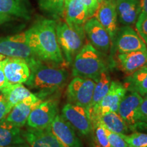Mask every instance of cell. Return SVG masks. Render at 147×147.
I'll use <instances>...</instances> for the list:
<instances>
[{"label": "cell", "instance_id": "13", "mask_svg": "<svg viewBox=\"0 0 147 147\" xmlns=\"http://www.w3.org/2000/svg\"><path fill=\"white\" fill-rule=\"evenodd\" d=\"M94 16L98 20L109 35L112 44L110 51V57L112 58L114 42L117 31L119 28L115 1L113 0H104V1L99 3L98 8L97 9Z\"/></svg>", "mask_w": 147, "mask_h": 147}, {"label": "cell", "instance_id": "25", "mask_svg": "<svg viewBox=\"0 0 147 147\" xmlns=\"http://www.w3.org/2000/svg\"><path fill=\"white\" fill-rule=\"evenodd\" d=\"M1 91L10 110L32 94L30 91L22 84H9L8 87L4 88Z\"/></svg>", "mask_w": 147, "mask_h": 147}, {"label": "cell", "instance_id": "32", "mask_svg": "<svg viewBox=\"0 0 147 147\" xmlns=\"http://www.w3.org/2000/svg\"><path fill=\"white\" fill-rule=\"evenodd\" d=\"M87 9L89 18L94 16L97 9L98 8L99 3L97 0H80Z\"/></svg>", "mask_w": 147, "mask_h": 147}, {"label": "cell", "instance_id": "10", "mask_svg": "<svg viewBox=\"0 0 147 147\" xmlns=\"http://www.w3.org/2000/svg\"><path fill=\"white\" fill-rule=\"evenodd\" d=\"M62 117L82 136H87L93 131V125L87 110L67 103L62 108Z\"/></svg>", "mask_w": 147, "mask_h": 147}, {"label": "cell", "instance_id": "7", "mask_svg": "<svg viewBox=\"0 0 147 147\" xmlns=\"http://www.w3.org/2000/svg\"><path fill=\"white\" fill-rule=\"evenodd\" d=\"M95 82L89 78L74 77L67 88L69 102L89 109L93 98Z\"/></svg>", "mask_w": 147, "mask_h": 147}, {"label": "cell", "instance_id": "20", "mask_svg": "<svg viewBox=\"0 0 147 147\" xmlns=\"http://www.w3.org/2000/svg\"><path fill=\"white\" fill-rule=\"evenodd\" d=\"M117 61L121 69L128 75L147 63V49L117 54Z\"/></svg>", "mask_w": 147, "mask_h": 147}, {"label": "cell", "instance_id": "31", "mask_svg": "<svg viewBox=\"0 0 147 147\" xmlns=\"http://www.w3.org/2000/svg\"><path fill=\"white\" fill-rule=\"evenodd\" d=\"M106 129V128H105ZM108 140L113 147H129L126 141L117 133H114L106 129Z\"/></svg>", "mask_w": 147, "mask_h": 147}, {"label": "cell", "instance_id": "14", "mask_svg": "<svg viewBox=\"0 0 147 147\" xmlns=\"http://www.w3.org/2000/svg\"><path fill=\"white\" fill-rule=\"evenodd\" d=\"M29 0H0V24L12 20H29L32 16Z\"/></svg>", "mask_w": 147, "mask_h": 147}, {"label": "cell", "instance_id": "38", "mask_svg": "<svg viewBox=\"0 0 147 147\" xmlns=\"http://www.w3.org/2000/svg\"><path fill=\"white\" fill-rule=\"evenodd\" d=\"M6 58V57L4 56V55L0 54V67H2V61L4 59Z\"/></svg>", "mask_w": 147, "mask_h": 147}, {"label": "cell", "instance_id": "40", "mask_svg": "<svg viewBox=\"0 0 147 147\" xmlns=\"http://www.w3.org/2000/svg\"><path fill=\"white\" fill-rule=\"evenodd\" d=\"M71 0H64V6H66L67 4H68V3Z\"/></svg>", "mask_w": 147, "mask_h": 147}, {"label": "cell", "instance_id": "2", "mask_svg": "<svg viewBox=\"0 0 147 147\" xmlns=\"http://www.w3.org/2000/svg\"><path fill=\"white\" fill-rule=\"evenodd\" d=\"M30 76L26 84L32 89L39 90L43 93H49L65 85L69 73L66 69L57 65H47L40 59L29 64Z\"/></svg>", "mask_w": 147, "mask_h": 147}, {"label": "cell", "instance_id": "18", "mask_svg": "<svg viewBox=\"0 0 147 147\" xmlns=\"http://www.w3.org/2000/svg\"><path fill=\"white\" fill-rule=\"evenodd\" d=\"M22 136L30 147H64L53 134L50 127H29L22 131Z\"/></svg>", "mask_w": 147, "mask_h": 147}, {"label": "cell", "instance_id": "4", "mask_svg": "<svg viewBox=\"0 0 147 147\" xmlns=\"http://www.w3.org/2000/svg\"><path fill=\"white\" fill-rule=\"evenodd\" d=\"M57 38L65 61L71 64L76 55L84 47L85 33L84 26L69 25L60 21L56 25Z\"/></svg>", "mask_w": 147, "mask_h": 147}, {"label": "cell", "instance_id": "9", "mask_svg": "<svg viewBox=\"0 0 147 147\" xmlns=\"http://www.w3.org/2000/svg\"><path fill=\"white\" fill-rule=\"evenodd\" d=\"M147 46L138 32L131 26L119 27L114 42L112 57L117 53H125L133 51H145Z\"/></svg>", "mask_w": 147, "mask_h": 147}, {"label": "cell", "instance_id": "22", "mask_svg": "<svg viewBox=\"0 0 147 147\" xmlns=\"http://www.w3.org/2000/svg\"><path fill=\"white\" fill-rule=\"evenodd\" d=\"M92 125L100 123L109 131L118 134H127L131 132L124 121L117 113L109 112L103 114L91 121Z\"/></svg>", "mask_w": 147, "mask_h": 147}, {"label": "cell", "instance_id": "33", "mask_svg": "<svg viewBox=\"0 0 147 147\" xmlns=\"http://www.w3.org/2000/svg\"><path fill=\"white\" fill-rule=\"evenodd\" d=\"M138 119L141 122L147 123V99L143 98V100L138 108Z\"/></svg>", "mask_w": 147, "mask_h": 147}, {"label": "cell", "instance_id": "42", "mask_svg": "<svg viewBox=\"0 0 147 147\" xmlns=\"http://www.w3.org/2000/svg\"><path fill=\"white\" fill-rule=\"evenodd\" d=\"M143 97H144V98H146V99H147V93H146V94H145Z\"/></svg>", "mask_w": 147, "mask_h": 147}, {"label": "cell", "instance_id": "35", "mask_svg": "<svg viewBox=\"0 0 147 147\" xmlns=\"http://www.w3.org/2000/svg\"><path fill=\"white\" fill-rule=\"evenodd\" d=\"M9 84H9L7 81L4 73H3L2 67H0V91L8 87Z\"/></svg>", "mask_w": 147, "mask_h": 147}, {"label": "cell", "instance_id": "29", "mask_svg": "<svg viewBox=\"0 0 147 147\" xmlns=\"http://www.w3.org/2000/svg\"><path fill=\"white\" fill-rule=\"evenodd\" d=\"M93 130L95 131V141L98 147H113L108 140L106 129L100 123L93 125Z\"/></svg>", "mask_w": 147, "mask_h": 147}, {"label": "cell", "instance_id": "8", "mask_svg": "<svg viewBox=\"0 0 147 147\" xmlns=\"http://www.w3.org/2000/svg\"><path fill=\"white\" fill-rule=\"evenodd\" d=\"M127 92L123 84L115 80L112 81L107 94L96 106L88 111L91 120L109 112L117 113L119 104Z\"/></svg>", "mask_w": 147, "mask_h": 147}, {"label": "cell", "instance_id": "15", "mask_svg": "<svg viewBox=\"0 0 147 147\" xmlns=\"http://www.w3.org/2000/svg\"><path fill=\"white\" fill-rule=\"evenodd\" d=\"M2 69L9 84H22L26 82L30 76L28 63L20 58L8 57L2 61Z\"/></svg>", "mask_w": 147, "mask_h": 147}, {"label": "cell", "instance_id": "3", "mask_svg": "<svg viewBox=\"0 0 147 147\" xmlns=\"http://www.w3.org/2000/svg\"><path fill=\"white\" fill-rule=\"evenodd\" d=\"M105 55L99 52L91 44L84 45L74 59L72 76L89 78L96 82L102 72L107 70Z\"/></svg>", "mask_w": 147, "mask_h": 147}, {"label": "cell", "instance_id": "11", "mask_svg": "<svg viewBox=\"0 0 147 147\" xmlns=\"http://www.w3.org/2000/svg\"><path fill=\"white\" fill-rule=\"evenodd\" d=\"M57 115L58 103L56 100H49L42 102L30 113L27 124L31 128H49Z\"/></svg>", "mask_w": 147, "mask_h": 147}, {"label": "cell", "instance_id": "23", "mask_svg": "<svg viewBox=\"0 0 147 147\" xmlns=\"http://www.w3.org/2000/svg\"><path fill=\"white\" fill-rule=\"evenodd\" d=\"M65 22L69 25L84 26L89 18L87 10L80 0H71L65 7Z\"/></svg>", "mask_w": 147, "mask_h": 147}, {"label": "cell", "instance_id": "1", "mask_svg": "<svg viewBox=\"0 0 147 147\" xmlns=\"http://www.w3.org/2000/svg\"><path fill=\"white\" fill-rule=\"evenodd\" d=\"M54 19L38 20L25 32L27 41L36 57L46 63L61 65L65 63L57 42Z\"/></svg>", "mask_w": 147, "mask_h": 147}, {"label": "cell", "instance_id": "19", "mask_svg": "<svg viewBox=\"0 0 147 147\" xmlns=\"http://www.w3.org/2000/svg\"><path fill=\"white\" fill-rule=\"evenodd\" d=\"M116 11L119 23L123 26H132L141 13L139 0H117Z\"/></svg>", "mask_w": 147, "mask_h": 147}, {"label": "cell", "instance_id": "6", "mask_svg": "<svg viewBox=\"0 0 147 147\" xmlns=\"http://www.w3.org/2000/svg\"><path fill=\"white\" fill-rule=\"evenodd\" d=\"M0 54L8 57L22 59L28 65L39 59L28 45L25 32L0 38Z\"/></svg>", "mask_w": 147, "mask_h": 147}, {"label": "cell", "instance_id": "37", "mask_svg": "<svg viewBox=\"0 0 147 147\" xmlns=\"http://www.w3.org/2000/svg\"><path fill=\"white\" fill-rule=\"evenodd\" d=\"M8 147H30L28 144H26V142L22 143V144H18L14 145H11Z\"/></svg>", "mask_w": 147, "mask_h": 147}, {"label": "cell", "instance_id": "39", "mask_svg": "<svg viewBox=\"0 0 147 147\" xmlns=\"http://www.w3.org/2000/svg\"><path fill=\"white\" fill-rule=\"evenodd\" d=\"M3 99H4V96H3V93H1V91H0V102H1V101Z\"/></svg>", "mask_w": 147, "mask_h": 147}, {"label": "cell", "instance_id": "26", "mask_svg": "<svg viewBox=\"0 0 147 147\" xmlns=\"http://www.w3.org/2000/svg\"><path fill=\"white\" fill-rule=\"evenodd\" d=\"M111 78H110L108 69L102 72L99 80L95 82L93 98H92L91 105L87 111L96 106L102 100L104 96L107 94L110 84H111Z\"/></svg>", "mask_w": 147, "mask_h": 147}, {"label": "cell", "instance_id": "28", "mask_svg": "<svg viewBox=\"0 0 147 147\" xmlns=\"http://www.w3.org/2000/svg\"><path fill=\"white\" fill-rule=\"evenodd\" d=\"M129 147H147V134L135 131L131 134H119Z\"/></svg>", "mask_w": 147, "mask_h": 147}, {"label": "cell", "instance_id": "41", "mask_svg": "<svg viewBox=\"0 0 147 147\" xmlns=\"http://www.w3.org/2000/svg\"><path fill=\"white\" fill-rule=\"evenodd\" d=\"M97 2H98L99 3H100L101 2H102V1H104V0H97Z\"/></svg>", "mask_w": 147, "mask_h": 147}, {"label": "cell", "instance_id": "16", "mask_svg": "<svg viewBox=\"0 0 147 147\" xmlns=\"http://www.w3.org/2000/svg\"><path fill=\"white\" fill-rule=\"evenodd\" d=\"M53 134L64 147H84L73 127L58 114L51 125Z\"/></svg>", "mask_w": 147, "mask_h": 147}, {"label": "cell", "instance_id": "5", "mask_svg": "<svg viewBox=\"0 0 147 147\" xmlns=\"http://www.w3.org/2000/svg\"><path fill=\"white\" fill-rule=\"evenodd\" d=\"M143 97L136 92L126 93L119 104L117 113L131 131L147 129V123L138 119V108Z\"/></svg>", "mask_w": 147, "mask_h": 147}, {"label": "cell", "instance_id": "17", "mask_svg": "<svg viewBox=\"0 0 147 147\" xmlns=\"http://www.w3.org/2000/svg\"><path fill=\"white\" fill-rule=\"evenodd\" d=\"M42 102L41 99L32 93L29 97L14 106L5 117L7 121L21 128L27 123L30 113Z\"/></svg>", "mask_w": 147, "mask_h": 147}, {"label": "cell", "instance_id": "27", "mask_svg": "<svg viewBox=\"0 0 147 147\" xmlns=\"http://www.w3.org/2000/svg\"><path fill=\"white\" fill-rule=\"evenodd\" d=\"M38 3L40 8L54 19L64 16V0H38Z\"/></svg>", "mask_w": 147, "mask_h": 147}, {"label": "cell", "instance_id": "34", "mask_svg": "<svg viewBox=\"0 0 147 147\" xmlns=\"http://www.w3.org/2000/svg\"><path fill=\"white\" fill-rule=\"evenodd\" d=\"M11 110L9 108L5 97L0 102V120L4 118L10 113Z\"/></svg>", "mask_w": 147, "mask_h": 147}, {"label": "cell", "instance_id": "24", "mask_svg": "<svg viewBox=\"0 0 147 147\" xmlns=\"http://www.w3.org/2000/svg\"><path fill=\"white\" fill-rule=\"evenodd\" d=\"M127 91L136 92L143 97L147 93V63L125 79Z\"/></svg>", "mask_w": 147, "mask_h": 147}, {"label": "cell", "instance_id": "30", "mask_svg": "<svg viewBox=\"0 0 147 147\" xmlns=\"http://www.w3.org/2000/svg\"><path fill=\"white\" fill-rule=\"evenodd\" d=\"M135 25L138 34L147 46V14L140 13Z\"/></svg>", "mask_w": 147, "mask_h": 147}, {"label": "cell", "instance_id": "36", "mask_svg": "<svg viewBox=\"0 0 147 147\" xmlns=\"http://www.w3.org/2000/svg\"><path fill=\"white\" fill-rule=\"evenodd\" d=\"M141 13L147 14V0H139Z\"/></svg>", "mask_w": 147, "mask_h": 147}, {"label": "cell", "instance_id": "12", "mask_svg": "<svg viewBox=\"0 0 147 147\" xmlns=\"http://www.w3.org/2000/svg\"><path fill=\"white\" fill-rule=\"evenodd\" d=\"M84 30L90 44L95 49L104 55L110 53L112 44L109 35L95 16L86 21Z\"/></svg>", "mask_w": 147, "mask_h": 147}, {"label": "cell", "instance_id": "43", "mask_svg": "<svg viewBox=\"0 0 147 147\" xmlns=\"http://www.w3.org/2000/svg\"><path fill=\"white\" fill-rule=\"evenodd\" d=\"M113 1H117V0H113Z\"/></svg>", "mask_w": 147, "mask_h": 147}, {"label": "cell", "instance_id": "21", "mask_svg": "<svg viewBox=\"0 0 147 147\" xmlns=\"http://www.w3.org/2000/svg\"><path fill=\"white\" fill-rule=\"evenodd\" d=\"M25 142L21 128L7 121L5 117L0 120V147Z\"/></svg>", "mask_w": 147, "mask_h": 147}]
</instances>
